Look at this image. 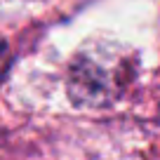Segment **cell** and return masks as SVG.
Masks as SVG:
<instances>
[{"mask_svg": "<svg viewBox=\"0 0 160 160\" xmlns=\"http://www.w3.org/2000/svg\"><path fill=\"white\" fill-rule=\"evenodd\" d=\"M5 160H160V132L120 122L7 120Z\"/></svg>", "mask_w": 160, "mask_h": 160, "instance_id": "cell-1", "label": "cell"}]
</instances>
